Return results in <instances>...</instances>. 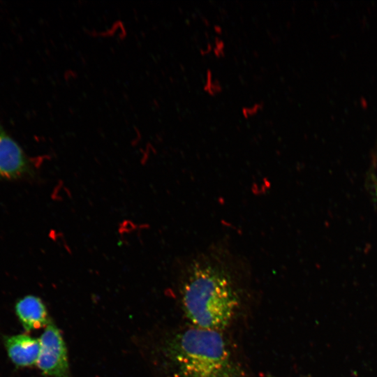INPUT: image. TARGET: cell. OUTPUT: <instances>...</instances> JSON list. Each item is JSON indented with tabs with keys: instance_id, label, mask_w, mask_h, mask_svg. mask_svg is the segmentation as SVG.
I'll return each instance as SVG.
<instances>
[{
	"instance_id": "cell-4",
	"label": "cell",
	"mask_w": 377,
	"mask_h": 377,
	"mask_svg": "<svg viewBox=\"0 0 377 377\" xmlns=\"http://www.w3.org/2000/svg\"><path fill=\"white\" fill-rule=\"evenodd\" d=\"M26 170L27 162L22 149L0 129V177H18Z\"/></svg>"
},
{
	"instance_id": "cell-10",
	"label": "cell",
	"mask_w": 377,
	"mask_h": 377,
	"mask_svg": "<svg viewBox=\"0 0 377 377\" xmlns=\"http://www.w3.org/2000/svg\"><path fill=\"white\" fill-rule=\"evenodd\" d=\"M213 50V45L211 43H207L205 47L201 48L200 52L202 55H205Z\"/></svg>"
},
{
	"instance_id": "cell-5",
	"label": "cell",
	"mask_w": 377,
	"mask_h": 377,
	"mask_svg": "<svg viewBox=\"0 0 377 377\" xmlns=\"http://www.w3.org/2000/svg\"><path fill=\"white\" fill-rule=\"evenodd\" d=\"M4 345L12 362L17 367L36 364L40 352L39 339L27 334H17L4 338Z\"/></svg>"
},
{
	"instance_id": "cell-3",
	"label": "cell",
	"mask_w": 377,
	"mask_h": 377,
	"mask_svg": "<svg viewBox=\"0 0 377 377\" xmlns=\"http://www.w3.org/2000/svg\"><path fill=\"white\" fill-rule=\"evenodd\" d=\"M40 352L36 364L41 371L52 377H68L67 350L61 334L50 322L39 338Z\"/></svg>"
},
{
	"instance_id": "cell-8",
	"label": "cell",
	"mask_w": 377,
	"mask_h": 377,
	"mask_svg": "<svg viewBox=\"0 0 377 377\" xmlns=\"http://www.w3.org/2000/svg\"><path fill=\"white\" fill-rule=\"evenodd\" d=\"M264 108V103L262 101L256 102L250 105L243 106L241 110L242 116L245 119L256 116Z\"/></svg>"
},
{
	"instance_id": "cell-9",
	"label": "cell",
	"mask_w": 377,
	"mask_h": 377,
	"mask_svg": "<svg viewBox=\"0 0 377 377\" xmlns=\"http://www.w3.org/2000/svg\"><path fill=\"white\" fill-rule=\"evenodd\" d=\"M225 43L224 41L219 36H216L214 40L213 50L212 52L217 58H221L225 55Z\"/></svg>"
},
{
	"instance_id": "cell-12",
	"label": "cell",
	"mask_w": 377,
	"mask_h": 377,
	"mask_svg": "<svg viewBox=\"0 0 377 377\" xmlns=\"http://www.w3.org/2000/svg\"><path fill=\"white\" fill-rule=\"evenodd\" d=\"M214 30H215V31H217V30H219V32L220 34L221 32V27L218 26V25H215L214 26Z\"/></svg>"
},
{
	"instance_id": "cell-7",
	"label": "cell",
	"mask_w": 377,
	"mask_h": 377,
	"mask_svg": "<svg viewBox=\"0 0 377 377\" xmlns=\"http://www.w3.org/2000/svg\"><path fill=\"white\" fill-rule=\"evenodd\" d=\"M203 90L212 96H216L223 90L221 82L217 78L214 77L213 72L210 68H207L206 71Z\"/></svg>"
},
{
	"instance_id": "cell-6",
	"label": "cell",
	"mask_w": 377,
	"mask_h": 377,
	"mask_svg": "<svg viewBox=\"0 0 377 377\" xmlns=\"http://www.w3.org/2000/svg\"><path fill=\"white\" fill-rule=\"evenodd\" d=\"M16 314L26 332L47 326L48 320L46 308L41 300L34 295L20 299L15 304Z\"/></svg>"
},
{
	"instance_id": "cell-1",
	"label": "cell",
	"mask_w": 377,
	"mask_h": 377,
	"mask_svg": "<svg viewBox=\"0 0 377 377\" xmlns=\"http://www.w3.org/2000/svg\"><path fill=\"white\" fill-rule=\"evenodd\" d=\"M184 311L193 327L220 331L227 327L239 300L227 272L210 261L195 262L182 288Z\"/></svg>"
},
{
	"instance_id": "cell-11",
	"label": "cell",
	"mask_w": 377,
	"mask_h": 377,
	"mask_svg": "<svg viewBox=\"0 0 377 377\" xmlns=\"http://www.w3.org/2000/svg\"><path fill=\"white\" fill-rule=\"evenodd\" d=\"M373 186L374 193L377 199V179L375 177H373Z\"/></svg>"
},
{
	"instance_id": "cell-2",
	"label": "cell",
	"mask_w": 377,
	"mask_h": 377,
	"mask_svg": "<svg viewBox=\"0 0 377 377\" xmlns=\"http://www.w3.org/2000/svg\"><path fill=\"white\" fill-rule=\"evenodd\" d=\"M166 352L180 377H243L220 331L187 329L170 341Z\"/></svg>"
}]
</instances>
